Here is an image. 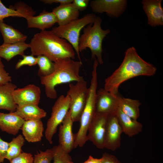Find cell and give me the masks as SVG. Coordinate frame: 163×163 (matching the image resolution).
<instances>
[{
	"label": "cell",
	"mask_w": 163,
	"mask_h": 163,
	"mask_svg": "<svg viewBox=\"0 0 163 163\" xmlns=\"http://www.w3.org/2000/svg\"><path fill=\"white\" fill-rule=\"evenodd\" d=\"M141 103L138 100L119 96L118 107L125 114L137 120L140 116L139 107Z\"/></svg>",
	"instance_id": "484cf974"
},
{
	"label": "cell",
	"mask_w": 163,
	"mask_h": 163,
	"mask_svg": "<svg viewBox=\"0 0 163 163\" xmlns=\"http://www.w3.org/2000/svg\"><path fill=\"white\" fill-rule=\"evenodd\" d=\"M101 18L96 17L93 24L87 25L83 29V34L78 41V50L81 52L87 48L91 53V59H96L99 64H103L102 57V41L107 35L110 32L109 29L103 30L101 27Z\"/></svg>",
	"instance_id": "277c9868"
},
{
	"label": "cell",
	"mask_w": 163,
	"mask_h": 163,
	"mask_svg": "<svg viewBox=\"0 0 163 163\" xmlns=\"http://www.w3.org/2000/svg\"><path fill=\"white\" fill-rule=\"evenodd\" d=\"M70 102L69 96L61 95L52 107L51 116L47 121L45 131V137L50 144L53 143V137L56 132L58 126L62 123L69 109Z\"/></svg>",
	"instance_id": "ba28073f"
},
{
	"label": "cell",
	"mask_w": 163,
	"mask_h": 163,
	"mask_svg": "<svg viewBox=\"0 0 163 163\" xmlns=\"http://www.w3.org/2000/svg\"><path fill=\"white\" fill-rule=\"evenodd\" d=\"M0 31L3 39V43H14L25 42L27 36L12 26L0 22Z\"/></svg>",
	"instance_id": "d4e9b609"
},
{
	"label": "cell",
	"mask_w": 163,
	"mask_h": 163,
	"mask_svg": "<svg viewBox=\"0 0 163 163\" xmlns=\"http://www.w3.org/2000/svg\"><path fill=\"white\" fill-rule=\"evenodd\" d=\"M107 115L96 113L88 130V140L98 149L104 148V139Z\"/></svg>",
	"instance_id": "30bf717a"
},
{
	"label": "cell",
	"mask_w": 163,
	"mask_h": 163,
	"mask_svg": "<svg viewBox=\"0 0 163 163\" xmlns=\"http://www.w3.org/2000/svg\"><path fill=\"white\" fill-rule=\"evenodd\" d=\"M53 163H70L72 159L69 153L65 151L59 145L53 146Z\"/></svg>",
	"instance_id": "f1b7e54d"
},
{
	"label": "cell",
	"mask_w": 163,
	"mask_h": 163,
	"mask_svg": "<svg viewBox=\"0 0 163 163\" xmlns=\"http://www.w3.org/2000/svg\"><path fill=\"white\" fill-rule=\"evenodd\" d=\"M9 146V143L3 140L0 137V163H3L6 158Z\"/></svg>",
	"instance_id": "836d02e7"
},
{
	"label": "cell",
	"mask_w": 163,
	"mask_h": 163,
	"mask_svg": "<svg viewBox=\"0 0 163 163\" xmlns=\"http://www.w3.org/2000/svg\"><path fill=\"white\" fill-rule=\"evenodd\" d=\"M36 12L26 3L20 2L14 6L6 7L0 0V22L9 17H17L26 19L27 17L34 16Z\"/></svg>",
	"instance_id": "2e32d148"
},
{
	"label": "cell",
	"mask_w": 163,
	"mask_h": 163,
	"mask_svg": "<svg viewBox=\"0 0 163 163\" xmlns=\"http://www.w3.org/2000/svg\"><path fill=\"white\" fill-rule=\"evenodd\" d=\"M34 160L30 153L23 152L9 161L10 163H33Z\"/></svg>",
	"instance_id": "1f68e13d"
},
{
	"label": "cell",
	"mask_w": 163,
	"mask_h": 163,
	"mask_svg": "<svg viewBox=\"0 0 163 163\" xmlns=\"http://www.w3.org/2000/svg\"><path fill=\"white\" fill-rule=\"evenodd\" d=\"M13 113L25 121L41 119L46 115V112L43 109L35 104H27L18 106Z\"/></svg>",
	"instance_id": "cb8c5ba5"
},
{
	"label": "cell",
	"mask_w": 163,
	"mask_h": 163,
	"mask_svg": "<svg viewBox=\"0 0 163 163\" xmlns=\"http://www.w3.org/2000/svg\"><path fill=\"white\" fill-rule=\"evenodd\" d=\"M70 163H74L72 161ZM83 163H101V159L94 158L90 155L88 159Z\"/></svg>",
	"instance_id": "74e56055"
},
{
	"label": "cell",
	"mask_w": 163,
	"mask_h": 163,
	"mask_svg": "<svg viewBox=\"0 0 163 163\" xmlns=\"http://www.w3.org/2000/svg\"><path fill=\"white\" fill-rule=\"evenodd\" d=\"M29 45L31 55L44 56L54 62L66 58H75V51L72 45L51 30H42L35 34Z\"/></svg>",
	"instance_id": "7a4b0ae2"
},
{
	"label": "cell",
	"mask_w": 163,
	"mask_h": 163,
	"mask_svg": "<svg viewBox=\"0 0 163 163\" xmlns=\"http://www.w3.org/2000/svg\"><path fill=\"white\" fill-rule=\"evenodd\" d=\"M127 5L125 0H93L90 6L94 12H105L110 17H118L123 13Z\"/></svg>",
	"instance_id": "8fae6325"
},
{
	"label": "cell",
	"mask_w": 163,
	"mask_h": 163,
	"mask_svg": "<svg viewBox=\"0 0 163 163\" xmlns=\"http://www.w3.org/2000/svg\"><path fill=\"white\" fill-rule=\"evenodd\" d=\"M119 94L113 95L101 88L97 91L96 113L108 114L114 112L118 107Z\"/></svg>",
	"instance_id": "4fadbf2b"
},
{
	"label": "cell",
	"mask_w": 163,
	"mask_h": 163,
	"mask_svg": "<svg viewBox=\"0 0 163 163\" xmlns=\"http://www.w3.org/2000/svg\"><path fill=\"white\" fill-rule=\"evenodd\" d=\"M54 63V70L51 74L40 77L41 84L44 87L46 96L50 99L57 97L55 87L58 85L78 82L84 80L79 75L82 65L81 61H75L71 58L61 60Z\"/></svg>",
	"instance_id": "3957f363"
},
{
	"label": "cell",
	"mask_w": 163,
	"mask_h": 163,
	"mask_svg": "<svg viewBox=\"0 0 163 163\" xmlns=\"http://www.w3.org/2000/svg\"><path fill=\"white\" fill-rule=\"evenodd\" d=\"M24 121L13 112L8 113L0 112V129L9 134L16 135Z\"/></svg>",
	"instance_id": "d6986e66"
},
{
	"label": "cell",
	"mask_w": 163,
	"mask_h": 163,
	"mask_svg": "<svg viewBox=\"0 0 163 163\" xmlns=\"http://www.w3.org/2000/svg\"><path fill=\"white\" fill-rule=\"evenodd\" d=\"M28 48L29 44L25 42L14 43H3L0 46V58L9 62L17 55H24V51Z\"/></svg>",
	"instance_id": "603a6c76"
},
{
	"label": "cell",
	"mask_w": 163,
	"mask_h": 163,
	"mask_svg": "<svg viewBox=\"0 0 163 163\" xmlns=\"http://www.w3.org/2000/svg\"><path fill=\"white\" fill-rule=\"evenodd\" d=\"M100 159L101 163H121L116 156L107 152L103 154Z\"/></svg>",
	"instance_id": "e575fe53"
},
{
	"label": "cell",
	"mask_w": 163,
	"mask_h": 163,
	"mask_svg": "<svg viewBox=\"0 0 163 163\" xmlns=\"http://www.w3.org/2000/svg\"><path fill=\"white\" fill-rule=\"evenodd\" d=\"M40 88L34 84H30L24 88L15 89L13 98L18 106L27 104L38 105L40 98Z\"/></svg>",
	"instance_id": "7c38bea8"
},
{
	"label": "cell",
	"mask_w": 163,
	"mask_h": 163,
	"mask_svg": "<svg viewBox=\"0 0 163 163\" xmlns=\"http://www.w3.org/2000/svg\"><path fill=\"white\" fill-rule=\"evenodd\" d=\"M73 123L69 110L60 124L58 134L59 145L69 153L74 148L75 135L72 130Z\"/></svg>",
	"instance_id": "5bb4252c"
},
{
	"label": "cell",
	"mask_w": 163,
	"mask_h": 163,
	"mask_svg": "<svg viewBox=\"0 0 163 163\" xmlns=\"http://www.w3.org/2000/svg\"><path fill=\"white\" fill-rule=\"evenodd\" d=\"M11 77L5 70V66L0 58V85L11 82Z\"/></svg>",
	"instance_id": "d6a6232c"
},
{
	"label": "cell",
	"mask_w": 163,
	"mask_h": 163,
	"mask_svg": "<svg viewBox=\"0 0 163 163\" xmlns=\"http://www.w3.org/2000/svg\"><path fill=\"white\" fill-rule=\"evenodd\" d=\"M24 139L23 136L19 134L12 139L9 143L6 159L10 161L18 156L22 152L21 148L24 144Z\"/></svg>",
	"instance_id": "4316f807"
},
{
	"label": "cell",
	"mask_w": 163,
	"mask_h": 163,
	"mask_svg": "<svg viewBox=\"0 0 163 163\" xmlns=\"http://www.w3.org/2000/svg\"><path fill=\"white\" fill-rule=\"evenodd\" d=\"M37 64L39 69L37 73L40 77L48 76L52 74L54 70V63L46 56L41 55L37 56Z\"/></svg>",
	"instance_id": "83f0119b"
},
{
	"label": "cell",
	"mask_w": 163,
	"mask_h": 163,
	"mask_svg": "<svg viewBox=\"0 0 163 163\" xmlns=\"http://www.w3.org/2000/svg\"><path fill=\"white\" fill-rule=\"evenodd\" d=\"M53 152L51 149L43 152L40 151L34 155L33 163H51L53 160Z\"/></svg>",
	"instance_id": "f546056e"
},
{
	"label": "cell",
	"mask_w": 163,
	"mask_h": 163,
	"mask_svg": "<svg viewBox=\"0 0 163 163\" xmlns=\"http://www.w3.org/2000/svg\"><path fill=\"white\" fill-rule=\"evenodd\" d=\"M161 0H143L142 8L148 18V24L152 27L163 25Z\"/></svg>",
	"instance_id": "9a60e30c"
},
{
	"label": "cell",
	"mask_w": 163,
	"mask_h": 163,
	"mask_svg": "<svg viewBox=\"0 0 163 163\" xmlns=\"http://www.w3.org/2000/svg\"><path fill=\"white\" fill-rule=\"evenodd\" d=\"M21 129L23 135L27 142H34L41 140L44 128L41 119L25 121Z\"/></svg>",
	"instance_id": "e0dca14e"
},
{
	"label": "cell",
	"mask_w": 163,
	"mask_h": 163,
	"mask_svg": "<svg viewBox=\"0 0 163 163\" xmlns=\"http://www.w3.org/2000/svg\"><path fill=\"white\" fill-rule=\"evenodd\" d=\"M97 77L95 75L91 76L90 85L88 88L85 106L81 115L80 127L75 135L74 148L78 146L82 147L88 141L87 133L88 128L96 114V103Z\"/></svg>",
	"instance_id": "5b68a950"
},
{
	"label": "cell",
	"mask_w": 163,
	"mask_h": 163,
	"mask_svg": "<svg viewBox=\"0 0 163 163\" xmlns=\"http://www.w3.org/2000/svg\"><path fill=\"white\" fill-rule=\"evenodd\" d=\"M40 1L45 4H51L56 3L63 5L71 3L73 0H42Z\"/></svg>",
	"instance_id": "8d00e7d4"
},
{
	"label": "cell",
	"mask_w": 163,
	"mask_h": 163,
	"mask_svg": "<svg viewBox=\"0 0 163 163\" xmlns=\"http://www.w3.org/2000/svg\"><path fill=\"white\" fill-rule=\"evenodd\" d=\"M27 27L45 30L53 26L57 23L56 17L52 12L43 11L37 16H31L26 19Z\"/></svg>",
	"instance_id": "44dd1931"
},
{
	"label": "cell",
	"mask_w": 163,
	"mask_h": 163,
	"mask_svg": "<svg viewBox=\"0 0 163 163\" xmlns=\"http://www.w3.org/2000/svg\"><path fill=\"white\" fill-rule=\"evenodd\" d=\"M92 13H88L62 25L53 27L51 31L58 37L64 39L72 45L81 61L78 50V41L81 30L87 25L93 24L96 17Z\"/></svg>",
	"instance_id": "8992f818"
},
{
	"label": "cell",
	"mask_w": 163,
	"mask_h": 163,
	"mask_svg": "<svg viewBox=\"0 0 163 163\" xmlns=\"http://www.w3.org/2000/svg\"><path fill=\"white\" fill-rule=\"evenodd\" d=\"M17 88L16 85L11 82L0 85V109L10 112L15 111L17 105L14 101L13 93Z\"/></svg>",
	"instance_id": "7402d4cb"
},
{
	"label": "cell",
	"mask_w": 163,
	"mask_h": 163,
	"mask_svg": "<svg viewBox=\"0 0 163 163\" xmlns=\"http://www.w3.org/2000/svg\"><path fill=\"white\" fill-rule=\"evenodd\" d=\"M123 133L115 111L108 114L104 135V148L113 151L119 148Z\"/></svg>",
	"instance_id": "9c48e42d"
},
{
	"label": "cell",
	"mask_w": 163,
	"mask_h": 163,
	"mask_svg": "<svg viewBox=\"0 0 163 163\" xmlns=\"http://www.w3.org/2000/svg\"><path fill=\"white\" fill-rule=\"evenodd\" d=\"M115 112L123 133L131 137L142 131L143 125L141 123L125 114L119 107Z\"/></svg>",
	"instance_id": "ffe728a7"
},
{
	"label": "cell",
	"mask_w": 163,
	"mask_h": 163,
	"mask_svg": "<svg viewBox=\"0 0 163 163\" xmlns=\"http://www.w3.org/2000/svg\"><path fill=\"white\" fill-rule=\"evenodd\" d=\"M157 70L153 65L139 55L135 48H129L126 50L120 66L105 79L104 88L113 95H118L119 87L123 83L137 76H153Z\"/></svg>",
	"instance_id": "6da1fadb"
},
{
	"label": "cell",
	"mask_w": 163,
	"mask_h": 163,
	"mask_svg": "<svg viewBox=\"0 0 163 163\" xmlns=\"http://www.w3.org/2000/svg\"><path fill=\"white\" fill-rule=\"evenodd\" d=\"M55 15L59 26L66 24L78 18L79 11L72 3L60 5L54 8Z\"/></svg>",
	"instance_id": "ac0fdd59"
},
{
	"label": "cell",
	"mask_w": 163,
	"mask_h": 163,
	"mask_svg": "<svg viewBox=\"0 0 163 163\" xmlns=\"http://www.w3.org/2000/svg\"><path fill=\"white\" fill-rule=\"evenodd\" d=\"M22 57L23 59L19 60L16 64L15 66L16 69H18L24 65L32 66L37 64V57H35L34 56L31 54L29 55H24Z\"/></svg>",
	"instance_id": "4dcf8cb0"
},
{
	"label": "cell",
	"mask_w": 163,
	"mask_h": 163,
	"mask_svg": "<svg viewBox=\"0 0 163 163\" xmlns=\"http://www.w3.org/2000/svg\"><path fill=\"white\" fill-rule=\"evenodd\" d=\"M89 1V0H73L72 3L79 11H83L88 7Z\"/></svg>",
	"instance_id": "d590c367"
},
{
	"label": "cell",
	"mask_w": 163,
	"mask_h": 163,
	"mask_svg": "<svg viewBox=\"0 0 163 163\" xmlns=\"http://www.w3.org/2000/svg\"><path fill=\"white\" fill-rule=\"evenodd\" d=\"M88 88L87 83L85 80L75 84H69L66 95L70 99L69 111L73 122L80 121L86 104Z\"/></svg>",
	"instance_id": "52a82bcc"
}]
</instances>
